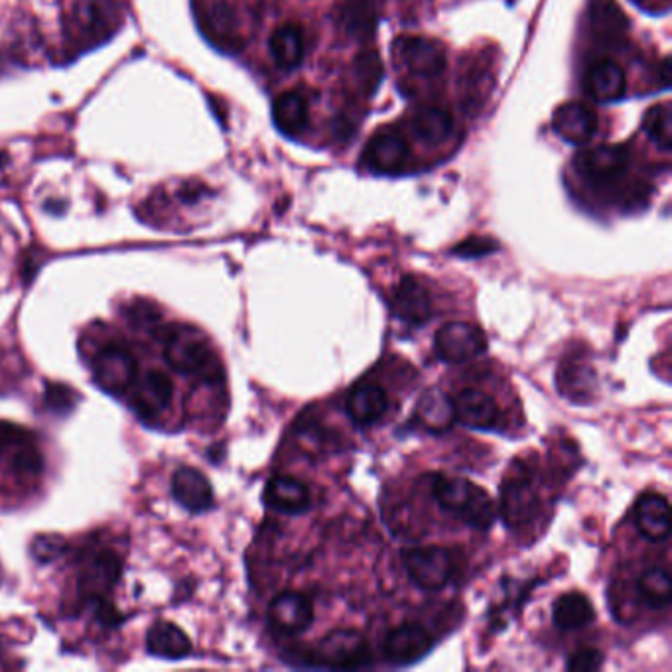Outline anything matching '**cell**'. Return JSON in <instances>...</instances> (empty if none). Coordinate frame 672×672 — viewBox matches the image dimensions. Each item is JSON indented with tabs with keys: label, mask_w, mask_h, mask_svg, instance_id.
Here are the masks:
<instances>
[{
	"label": "cell",
	"mask_w": 672,
	"mask_h": 672,
	"mask_svg": "<svg viewBox=\"0 0 672 672\" xmlns=\"http://www.w3.org/2000/svg\"><path fill=\"white\" fill-rule=\"evenodd\" d=\"M430 489L438 505L444 511L452 513L465 525L477 530L492 529L497 519V507L492 495L477 483L450 475H430Z\"/></svg>",
	"instance_id": "cell-1"
},
{
	"label": "cell",
	"mask_w": 672,
	"mask_h": 672,
	"mask_svg": "<svg viewBox=\"0 0 672 672\" xmlns=\"http://www.w3.org/2000/svg\"><path fill=\"white\" fill-rule=\"evenodd\" d=\"M164 360L172 370L181 375H196L206 381H219L221 367L218 357L196 330L191 328H172L164 343Z\"/></svg>",
	"instance_id": "cell-2"
},
{
	"label": "cell",
	"mask_w": 672,
	"mask_h": 672,
	"mask_svg": "<svg viewBox=\"0 0 672 672\" xmlns=\"http://www.w3.org/2000/svg\"><path fill=\"white\" fill-rule=\"evenodd\" d=\"M408 577L425 592H438L454 576V554L442 547H412L403 550Z\"/></svg>",
	"instance_id": "cell-3"
},
{
	"label": "cell",
	"mask_w": 672,
	"mask_h": 672,
	"mask_svg": "<svg viewBox=\"0 0 672 672\" xmlns=\"http://www.w3.org/2000/svg\"><path fill=\"white\" fill-rule=\"evenodd\" d=\"M537 507H539V497L535 492L529 472L525 467L513 465L511 474L505 477L502 485L499 513H502L503 522L509 529H521L535 517Z\"/></svg>",
	"instance_id": "cell-4"
},
{
	"label": "cell",
	"mask_w": 672,
	"mask_h": 672,
	"mask_svg": "<svg viewBox=\"0 0 672 672\" xmlns=\"http://www.w3.org/2000/svg\"><path fill=\"white\" fill-rule=\"evenodd\" d=\"M434 351L445 363H465L487 351V335L475 323H444L436 332Z\"/></svg>",
	"instance_id": "cell-5"
},
{
	"label": "cell",
	"mask_w": 672,
	"mask_h": 672,
	"mask_svg": "<svg viewBox=\"0 0 672 672\" xmlns=\"http://www.w3.org/2000/svg\"><path fill=\"white\" fill-rule=\"evenodd\" d=\"M316 657L322 667L343 671L361 669L371 663L370 645L363 635L353 629H335L326 635L318 645Z\"/></svg>",
	"instance_id": "cell-6"
},
{
	"label": "cell",
	"mask_w": 672,
	"mask_h": 672,
	"mask_svg": "<svg viewBox=\"0 0 672 672\" xmlns=\"http://www.w3.org/2000/svg\"><path fill=\"white\" fill-rule=\"evenodd\" d=\"M96 383L109 395H123L131 390L139 377V363L131 351L121 345H109L99 351L96 357Z\"/></svg>",
	"instance_id": "cell-7"
},
{
	"label": "cell",
	"mask_w": 672,
	"mask_h": 672,
	"mask_svg": "<svg viewBox=\"0 0 672 672\" xmlns=\"http://www.w3.org/2000/svg\"><path fill=\"white\" fill-rule=\"evenodd\" d=\"M395 56L415 76L436 77L445 69L444 46L425 36L398 38L395 42Z\"/></svg>",
	"instance_id": "cell-8"
},
{
	"label": "cell",
	"mask_w": 672,
	"mask_h": 672,
	"mask_svg": "<svg viewBox=\"0 0 672 672\" xmlns=\"http://www.w3.org/2000/svg\"><path fill=\"white\" fill-rule=\"evenodd\" d=\"M627 164H629V154L624 146H609V144L586 148L574 158V166L580 172V176L596 186H607L609 181L617 180L624 174Z\"/></svg>",
	"instance_id": "cell-9"
},
{
	"label": "cell",
	"mask_w": 672,
	"mask_h": 672,
	"mask_svg": "<svg viewBox=\"0 0 672 672\" xmlns=\"http://www.w3.org/2000/svg\"><path fill=\"white\" fill-rule=\"evenodd\" d=\"M268 624L276 634H302L313 624V606L310 597L300 592H283L268 607Z\"/></svg>",
	"instance_id": "cell-10"
},
{
	"label": "cell",
	"mask_w": 672,
	"mask_h": 672,
	"mask_svg": "<svg viewBox=\"0 0 672 672\" xmlns=\"http://www.w3.org/2000/svg\"><path fill=\"white\" fill-rule=\"evenodd\" d=\"M434 647L432 635L417 624L398 625L388 631L383 641L385 657L393 664L417 663Z\"/></svg>",
	"instance_id": "cell-11"
},
{
	"label": "cell",
	"mask_w": 672,
	"mask_h": 672,
	"mask_svg": "<svg viewBox=\"0 0 672 672\" xmlns=\"http://www.w3.org/2000/svg\"><path fill=\"white\" fill-rule=\"evenodd\" d=\"M393 310L398 320H403L410 328H422L432 320L434 304L425 285L418 283L415 276H407L398 283L393 293Z\"/></svg>",
	"instance_id": "cell-12"
},
{
	"label": "cell",
	"mask_w": 672,
	"mask_h": 672,
	"mask_svg": "<svg viewBox=\"0 0 672 672\" xmlns=\"http://www.w3.org/2000/svg\"><path fill=\"white\" fill-rule=\"evenodd\" d=\"M71 26L86 38L109 36L119 24L114 0H77L71 9Z\"/></svg>",
	"instance_id": "cell-13"
},
{
	"label": "cell",
	"mask_w": 672,
	"mask_h": 672,
	"mask_svg": "<svg viewBox=\"0 0 672 672\" xmlns=\"http://www.w3.org/2000/svg\"><path fill=\"white\" fill-rule=\"evenodd\" d=\"M410 151L397 131H379L371 139L363 161L377 174H397L405 168Z\"/></svg>",
	"instance_id": "cell-14"
},
{
	"label": "cell",
	"mask_w": 672,
	"mask_h": 672,
	"mask_svg": "<svg viewBox=\"0 0 672 672\" xmlns=\"http://www.w3.org/2000/svg\"><path fill=\"white\" fill-rule=\"evenodd\" d=\"M552 129L566 143L587 144L596 134L597 117L587 104L570 101L552 114Z\"/></svg>",
	"instance_id": "cell-15"
},
{
	"label": "cell",
	"mask_w": 672,
	"mask_h": 672,
	"mask_svg": "<svg viewBox=\"0 0 672 672\" xmlns=\"http://www.w3.org/2000/svg\"><path fill=\"white\" fill-rule=\"evenodd\" d=\"M133 408L143 418L158 417L168 408L174 397V383L166 373L151 370L144 377H136L133 387Z\"/></svg>",
	"instance_id": "cell-16"
},
{
	"label": "cell",
	"mask_w": 672,
	"mask_h": 672,
	"mask_svg": "<svg viewBox=\"0 0 672 672\" xmlns=\"http://www.w3.org/2000/svg\"><path fill=\"white\" fill-rule=\"evenodd\" d=\"M455 420L475 430H492L499 425L497 400L480 388H464L454 398Z\"/></svg>",
	"instance_id": "cell-17"
},
{
	"label": "cell",
	"mask_w": 672,
	"mask_h": 672,
	"mask_svg": "<svg viewBox=\"0 0 672 672\" xmlns=\"http://www.w3.org/2000/svg\"><path fill=\"white\" fill-rule=\"evenodd\" d=\"M635 525L645 539L663 542L671 535V505L661 493H643L635 505Z\"/></svg>",
	"instance_id": "cell-18"
},
{
	"label": "cell",
	"mask_w": 672,
	"mask_h": 672,
	"mask_svg": "<svg viewBox=\"0 0 672 672\" xmlns=\"http://www.w3.org/2000/svg\"><path fill=\"white\" fill-rule=\"evenodd\" d=\"M265 503L283 515H302L312 507L308 487L293 475H276L266 483Z\"/></svg>",
	"instance_id": "cell-19"
},
{
	"label": "cell",
	"mask_w": 672,
	"mask_h": 672,
	"mask_svg": "<svg viewBox=\"0 0 672 672\" xmlns=\"http://www.w3.org/2000/svg\"><path fill=\"white\" fill-rule=\"evenodd\" d=\"M172 493L174 499L180 503L184 509L191 513L208 511L213 505V489L208 477L194 470V467H180L172 477Z\"/></svg>",
	"instance_id": "cell-20"
},
{
	"label": "cell",
	"mask_w": 672,
	"mask_h": 672,
	"mask_svg": "<svg viewBox=\"0 0 672 672\" xmlns=\"http://www.w3.org/2000/svg\"><path fill=\"white\" fill-rule=\"evenodd\" d=\"M119 576H121V560L111 552H99L86 560L79 576V590L81 594L99 599L109 590H113Z\"/></svg>",
	"instance_id": "cell-21"
},
{
	"label": "cell",
	"mask_w": 672,
	"mask_h": 672,
	"mask_svg": "<svg viewBox=\"0 0 672 672\" xmlns=\"http://www.w3.org/2000/svg\"><path fill=\"white\" fill-rule=\"evenodd\" d=\"M345 410L357 427H371L387 415V393L375 383H360L351 390Z\"/></svg>",
	"instance_id": "cell-22"
},
{
	"label": "cell",
	"mask_w": 672,
	"mask_h": 672,
	"mask_svg": "<svg viewBox=\"0 0 672 672\" xmlns=\"http://www.w3.org/2000/svg\"><path fill=\"white\" fill-rule=\"evenodd\" d=\"M415 417L430 434H444L454 427V400L442 388H428L418 400Z\"/></svg>",
	"instance_id": "cell-23"
},
{
	"label": "cell",
	"mask_w": 672,
	"mask_h": 672,
	"mask_svg": "<svg viewBox=\"0 0 672 672\" xmlns=\"http://www.w3.org/2000/svg\"><path fill=\"white\" fill-rule=\"evenodd\" d=\"M586 91L597 103H612L621 99L627 89L625 71L612 59H599L587 69Z\"/></svg>",
	"instance_id": "cell-24"
},
{
	"label": "cell",
	"mask_w": 672,
	"mask_h": 672,
	"mask_svg": "<svg viewBox=\"0 0 672 672\" xmlns=\"http://www.w3.org/2000/svg\"><path fill=\"white\" fill-rule=\"evenodd\" d=\"M410 129L418 143L425 146H438L450 139V134L454 131V119L444 107L425 104L412 114Z\"/></svg>",
	"instance_id": "cell-25"
},
{
	"label": "cell",
	"mask_w": 672,
	"mask_h": 672,
	"mask_svg": "<svg viewBox=\"0 0 672 672\" xmlns=\"http://www.w3.org/2000/svg\"><path fill=\"white\" fill-rule=\"evenodd\" d=\"M146 649L151 654L176 661V659H184L190 654L191 641L178 625L170 624V621H158L152 625L146 634Z\"/></svg>",
	"instance_id": "cell-26"
},
{
	"label": "cell",
	"mask_w": 672,
	"mask_h": 672,
	"mask_svg": "<svg viewBox=\"0 0 672 672\" xmlns=\"http://www.w3.org/2000/svg\"><path fill=\"white\" fill-rule=\"evenodd\" d=\"M338 24L353 38L367 40L375 32L377 12L373 0H340Z\"/></svg>",
	"instance_id": "cell-27"
},
{
	"label": "cell",
	"mask_w": 672,
	"mask_h": 672,
	"mask_svg": "<svg viewBox=\"0 0 672 672\" xmlns=\"http://www.w3.org/2000/svg\"><path fill=\"white\" fill-rule=\"evenodd\" d=\"M552 619L562 631H576L592 624L596 619V612L584 594L569 592L554 602Z\"/></svg>",
	"instance_id": "cell-28"
},
{
	"label": "cell",
	"mask_w": 672,
	"mask_h": 672,
	"mask_svg": "<svg viewBox=\"0 0 672 672\" xmlns=\"http://www.w3.org/2000/svg\"><path fill=\"white\" fill-rule=\"evenodd\" d=\"M590 22L597 38L609 44L624 40L629 26L627 16L624 10L617 7L616 0H594L590 7Z\"/></svg>",
	"instance_id": "cell-29"
},
{
	"label": "cell",
	"mask_w": 672,
	"mask_h": 672,
	"mask_svg": "<svg viewBox=\"0 0 672 672\" xmlns=\"http://www.w3.org/2000/svg\"><path fill=\"white\" fill-rule=\"evenodd\" d=\"M273 119L280 133L286 136H300L308 126V103L300 93L286 91L273 103Z\"/></svg>",
	"instance_id": "cell-30"
},
{
	"label": "cell",
	"mask_w": 672,
	"mask_h": 672,
	"mask_svg": "<svg viewBox=\"0 0 672 672\" xmlns=\"http://www.w3.org/2000/svg\"><path fill=\"white\" fill-rule=\"evenodd\" d=\"M271 57L276 66L294 69L300 66L304 57V34L298 24H285L273 32L268 40Z\"/></svg>",
	"instance_id": "cell-31"
},
{
	"label": "cell",
	"mask_w": 672,
	"mask_h": 672,
	"mask_svg": "<svg viewBox=\"0 0 672 672\" xmlns=\"http://www.w3.org/2000/svg\"><path fill=\"white\" fill-rule=\"evenodd\" d=\"M594 370L587 365L586 361H564L560 363L559 388L564 397H569L574 403H584L592 398L594 388Z\"/></svg>",
	"instance_id": "cell-32"
},
{
	"label": "cell",
	"mask_w": 672,
	"mask_h": 672,
	"mask_svg": "<svg viewBox=\"0 0 672 672\" xmlns=\"http://www.w3.org/2000/svg\"><path fill=\"white\" fill-rule=\"evenodd\" d=\"M637 590L643 597L647 606L654 609H664L671 606L672 584L671 574L663 569L645 570L637 580Z\"/></svg>",
	"instance_id": "cell-33"
},
{
	"label": "cell",
	"mask_w": 672,
	"mask_h": 672,
	"mask_svg": "<svg viewBox=\"0 0 672 672\" xmlns=\"http://www.w3.org/2000/svg\"><path fill=\"white\" fill-rule=\"evenodd\" d=\"M351 77L363 96H373L383 79V62L375 49H363L351 67Z\"/></svg>",
	"instance_id": "cell-34"
},
{
	"label": "cell",
	"mask_w": 672,
	"mask_h": 672,
	"mask_svg": "<svg viewBox=\"0 0 672 672\" xmlns=\"http://www.w3.org/2000/svg\"><path fill=\"white\" fill-rule=\"evenodd\" d=\"M643 131L659 148L671 151L672 113L671 104H654L643 117Z\"/></svg>",
	"instance_id": "cell-35"
},
{
	"label": "cell",
	"mask_w": 672,
	"mask_h": 672,
	"mask_svg": "<svg viewBox=\"0 0 672 672\" xmlns=\"http://www.w3.org/2000/svg\"><path fill=\"white\" fill-rule=\"evenodd\" d=\"M209 30L219 38H233L238 32V19L235 12L229 4H216L209 9L208 14Z\"/></svg>",
	"instance_id": "cell-36"
},
{
	"label": "cell",
	"mask_w": 672,
	"mask_h": 672,
	"mask_svg": "<svg viewBox=\"0 0 672 672\" xmlns=\"http://www.w3.org/2000/svg\"><path fill=\"white\" fill-rule=\"evenodd\" d=\"M604 664V653L594 647H584L572 654L566 663V669L572 672L599 671Z\"/></svg>",
	"instance_id": "cell-37"
},
{
	"label": "cell",
	"mask_w": 672,
	"mask_h": 672,
	"mask_svg": "<svg viewBox=\"0 0 672 672\" xmlns=\"http://www.w3.org/2000/svg\"><path fill=\"white\" fill-rule=\"evenodd\" d=\"M493 251H497V243L492 239L470 238L455 246L454 255L462 256V258H480V256L489 255Z\"/></svg>",
	"instance_id": "cell-38"
},
{
	"label": "cell",
	"mask_w": 672,
	"mask_h": 672,
	"mask_svg": "<svg viewBox=\"0 0 672 672\" xmlns=\"http://www.w3.org/2000/svg\"><path fill=\"white\" fill-rule=\"evenodd\" d=\"M29 436L24 434V430L10 422H0V454H4L10 448L20 444L22 440H26Z\"/></svg>",
	"instance_id": "cell-39"
},
{
	"label": "cell",
	"mask_w": 672,
	"mask_h": 672,
	"mask_svg": "<svg viewBox=\"0 0 672 672\" xmlns=\"http://www.w3.org/2000/svg\"><path fill=\"white\" fill-rule=\"evenodd\" d=\"M62 549H64V544L56 537H40L34 544V554H36V559L46 562V560L56 559Z\"/></svg>",
	"instance_id": "cell-40"
},
{
	"label": "cell",
	"mask_w": 672,
	"mask_h": 672,
	"mask_svg": "<svg viewBox=\"0 0 672 672\" xmlns=\"http://www.w3.org/2000/svg\"><path fill=\"white\" fill-rule=\"evenodd\" d=\"M67 395H69L67 387H52L48 388V395H46V398H48V403L52 405V407H57L59 410H62V412H64V410H66V405H69V407L74 405V400H67Z\"/></svg>",
	"instance_id": "cell-41"
},
{
	"label": "cell",
	"mask_w": 672,
	"mask_h": 672,
	"mask_svg": "<svg viewBox=\"0 0 672 672\" xmlns=\"http://www.w3.org/2000/svg\"><path fill=\"white\" fill-rule=\"evenodd\" d=\"M4 164H7V154H2V152H0V168H2Z\"/></svg>",
	"instance_id": "cell-42"
},
{
	"label": "cell",
	"mask_w": 672,
	"mask_h": 672,
	"mask_svg": "<svg viewBox=\"0 0 672 672\" xmlns=\"http://www.w3.org/2000/svg\"><path fill=\"white\" fill-rule=\"evenodd\" d=\"M635 4H645V2H651V0H634Z\"/></svg>",
	"instance_id": "cell-43"
}]
</instances>
